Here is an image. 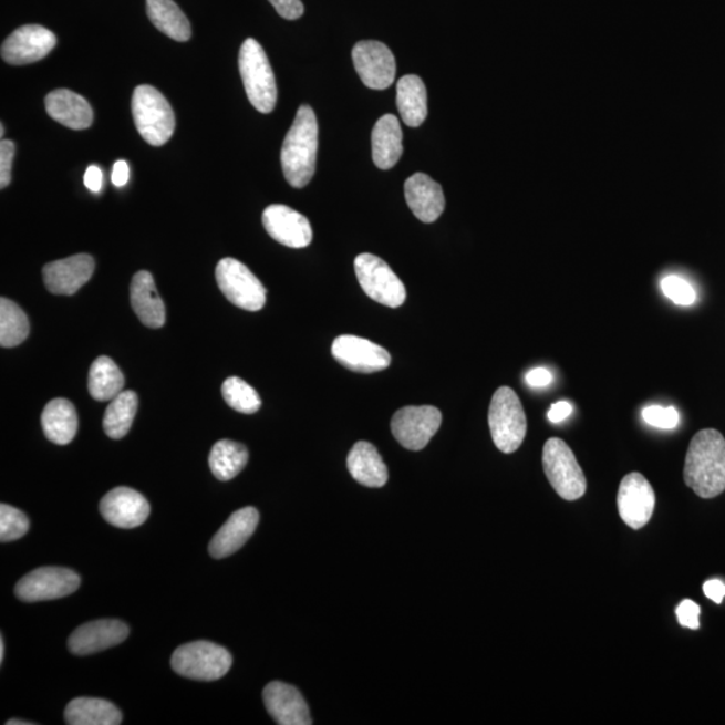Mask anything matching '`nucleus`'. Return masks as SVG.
Returning a JSON list of instances; mask_svg holds the SVG:
<instances>
[{
	"instance_id": "1",
	"label": "nucleus",
	"mask_w": 725,
	"mask_h": 725,
	"mask_svg": "<svg viewBox=\"0 0 725 725\" xmlns=\"http://www.w3.org/2000/svg\"><path fill=\"white\" fill-rule=\"evenodd\" d=\"M684 481L702 499H715L725 490V438L715 428H704L686 452Z\"/></svg>"
},
{
	"instance_id": "2",
	"label": "nucleus",
	"mask_w": 725,
	"mask_h": 725,
	"mask_svg": "<svg viewBox=\"0 0 725 725\" xmlns=\"http://www.w3.org/2000/svg\"><path fill=\"white\" fill-rule=\"evenodd\" d=\"M319 125L309 105H301L281 149L282 172L289 185L302 188L317 172Z\"/></svg>"
},
{
	"instance_id": "3",
	"label": "nucleus",
	"mask_w": 725,
	"mask_h": 725,
	"mask_svg": "<svg viewBox=\"0 0 725 725\" xmlns=\"http://www.w3.org/2000/svg\"><path fill=\"white\" fill-rule=\"evenodd\" d=\"M239 73L250 104L258 112L270 113L277 103V85L267 53L253 38H248L239 50Z\"/></svg>"
},
{
	"instance_id": "4",
	"label": "nucleus",
	"mask_w": 725,
	"mask_h": 725,
	"mask_svg": "<svg viewBox=\"0 0 725 725\" xmlns=\"http://www.w3.org/2000/svg\"><path fill=\"white\" fill-rule=\"evenodd\" d=\"M132 115L138 134L154 147H162L175 131V115L166 97L154 86H137L132 96Z\"/></svg>"
},
{
	"instance_id": "5",
	"label": "nucleus",
	"mask_w": 725,
	"mask_h": 725,
	"mask_svg": "<svg viewBox=\"0 0 725 725\" xmlns=\"http://www.w3.org/2000/svg\"><path fill=\"white\" fill-rule=\"evenodd\" d=\"M489 428L494 443L503 453H515L527 434V417L519 396L510 387L496 391L489 406Z\"/></svg>"
},
{
	"instance_id": "6",
	"label": "nucleus",
	"mask_w": 725,
	"mask_h": 725,
	"mask_svg": "<svg viewBox=\"0 0 725 725\" xmlns=\"http://www.w3.org/2000/svg\"><path fill=\"white\" fill-rule=\"evenodd\" d=\"M232 657L224 646L209 641H195L182 645L173 654V670L183 677L214 681L230 671Z\"/></svg>"
},
{
	"instance_id": "7",
	"label": "nucleus",
	"mask_w": 725,
	"mask_h": 725,
	"mask_svg": "<svg viewBox=\"0 0 725 725\" xmlns=\"http://www.w3.org/2000/svg\"><path fill=\"white\" fill-rule=\"evenodd\" d=\"M543 468L548 481L567 501L582 499L588 489L584 473L570 446L560 438L547 441L543 449Z\"/></svg>"
},
{
	"instance_id": "8",
	"label": "nucleus",
	"mask_w": 725,
	"mask_h": 725,
	"mask_svg": "<svg viewBox=\"0 0 725 725\" xmlns=\"http://www.w3.org/2000/svg\"><path fill=\"white\" fill-rule=\"evenodd\" d=\"M216 279L220 292L238 308L258 312L267 304V289L250 272V269L235 258H224L218 262Z\"/></svg>"
},
{
	"instance_id": "9",
	"label": "nucleus",
	"mask_w": 725,
	"mask_h": 725,
	"mask_svg": "<svg viewBox=\"0 0 725 725\" xmlns=\"http://www.w3.org/2000/svg\"><path fill=\"white\" fill-rule=\"evenodd\" d=\"M355 273L364 293L389 308H398L406 301V288L394 270L382 258L370 253L355 258Z\"/></svg>"
},
{
	"instance_id": "10",
	"label": "nucleus",
	"mask_w": 725,
	"mask_h": 725,
	"mask_svg": "<svg viewBox=\"0 0 725 725\" xmlns=\"http://www.w3.org/2000/svg\"><path fill=\"white\" fill-rule=\"evenodd\" d=\"M443 424V414L434 406H407L391 420V433L405 449H425Z\"/></svg>"
},
{
	"instance_id": "11",
	"label": "nucleus",
	"mask_w": 725,
	"mask_h": 725,
	"mask_svg": "<svg viewBox=\"0 0 725 725\" xmlns=\"http://www.w3.org/2000/svg\"><path fill=\"white\" fill-rule=\"evenodd\" d=\"M77 572L64 567H41L28 573L15 586V595L23 602L52 601L73 594L80 588Z\"/></svg>"
},
{
	"instance_id": "12",
	"label": "nucleus",
	"mask_w": 725,
	"mask_h": 725,
	"mask_svg": "<svg viewBox=\"0 0 725 725\" xmlns=\"http://www.w3.org/2000/svg\"><path fill=\"white\" fill-rule=\"evenodd\" d=\"M352 60L359 77L370 90L383 91L393 85L396 74L395 56L382 42H358Z\"/></svg>"
},
{
	"instance_id": "13",
	"label": "nucleus",
	"mask_w": 725,
	"mask_h": 725,
	"mask_svg": "<svg viewBox=\"0 0 725 725\" xmlns=\"http://www.w3.org/2000/svg\"><path fill=\"white\" fill-rule=\"evenodd\" d=\"M618 512L625 525L641 529L651 521L655 508V494L651 483L641 473H629L622 478L617 496Z\"/></svg>"
},
{
	"instance_id": "14",
	"label": "nucleus",
	"mask_w": 725,
	"mask_h": 725,
	"mask_svg": "<svg viewBox=\"0 0 725 725\" xmlns=\"http://www.w3.org/2000/svg\"><path fill=\"white\" fill-rule=\"evenodd\" d=\"M56 45V38L40 24H27L19 28L2 45V59L10 65L34 64L45 59Z\"/></svg>"
},
{
	"instance_id": "15",
	"label": "nucleus",
	"mask_w": 725,
	"mask_h": 725,
	"mask_svg": "<svg viewBox=\"0 0 725 725\" xmlns=\"http://www.w3.org/2000/svg\"><path fill=\"white\" fill-rule=\"evenodd\" d=\"M332 355L345 369L359 374L383 371L391 364V356L383 346L352 335L336 338L332 344Z\"/></svg>"
},
{
	"instance_id": "16",
	"label": "nucleus",
	"mask_w": 725,
	"mask_h": 725,
	"mask_svg": "<svg viewBox=\"0 0 725 725\" xmlns=\"http://www.w3.org/2000/svg\"><path fill=\"white\" fill-rule=\"evenodd\" d=\"M262 224L275 241L288 248L302 249L312 242V227L302 214L283 205H272L265 209Z\"/></svg>"
},
{
	"instance_id": "17",
	"label": "nucleus",
	"mask_w": 725,
	"mask_h": 725,
	"mask_svg": "<svg viewBox=\"0 0 725 725\" xmlns=\"http://www.w3.org/2000/svg\"><path fill=\"white\" fill-rule=\"evenodd\" d=\"M130 629L117 620L87 622L69 636L68 648L75 655H87L106 651L127 640Z\"/></svg>"
},
{
	"instance_id": "18",
	"label": "nucleus",
	"mask_w": 725,
	"mask_h": 725,
	"mask_svg": "<svg viewBox=\"0 0 725 725\" xmlns=\"http://www.w3.org/2000/svg\"><path fill=\"white\" fill-rule=\"evenodd\" d=\"M94 260L90 255H75L45 265L43 281L50 293L72 296L92 279Z\"/></svg>"
},
{
	"instance_id": "19",
	"label": "nucleus",
	"mask_w": 725,
	"mask_h": 725,
	"mask_svg": "<svg viewBox=\"0 0 725 725\" xmlns=\"http://www.w3.org/2000/svg\"><path fill=\"white\" fill-rule=\"evenodd\" d=\"M100 512L110 525L117 528H136L148 519L151 508L147 499L131 488H116L104 496Z\"/></svg>"
},
{
	"instance_id": "20",
	"label": "nucleus",
	"mask_w": 725,
	"mask_h": 725,
	"mask_svg": "<svg viewBox=\"0 0 725 725\" xmlns=\"http://www.w3.org/2000/svg\"><path fill=\"white\" fill-rule=\"evenodd\" d=\"M263 703L269 715L280 725H311L312 718L304 697L294 686L273 681L263 690Z\"/></svg>"
},
{
	"instance_id": "21",
	"label": "nucleus",
	"mask_w": 725,
	"mask_h": 725,
	"mask_svg": "<svg viewBox=\"0 0 725 725\" xmlns=\"http://www.w3.org/2000/svg\"><path fill=\"white\" fill-rule=\"evenodd\" d=\"M258 521L260 514L253 507H246L232 514L211 540V557L224 559L237 552L255 534Z\"/></svg>"
},
{
	"instance_id": "22",
	"label": "nucleus",
	"mask_w": 725,
	"mask_h": 725,
	"mask_svg": "<svg viewBox=\"0 0 725 725\" xmlns=\"http://www.w3.org/2000/svg\"><path fill=\"white\" fill-rule=\"evenodd\" d=\"M405 197L410 210L422 222H435L445 210L443 187L426 174L410 176L405 183Z\"/></svg>"
},
{
	"instance_id": "23",
	"label": "nucleus",
	"mask_w": 725,
	"mask_h": 725,
	"mask_svg": "<svg viewBox=\"0 0 725 725\" xmlns=\"http://www.w3.org/2000/svg\"><path fill=\"white\" fill-rule=\"evenodd\" d=\"M131 304L145 327L157 330L166 323V305L157 292L153 275L145 270L132 279Z\"/></svg>"
},
{
	"instance_id": "24",
	"label": "nucleus",
	"mask_w": 725,
	"mask_h": 725,
	"mask_svg": "<svg viewBox=\"0 0 725 725\" xmlns=\"http://www.w3.org/2000/svg\"><path fill=\"white\" fill-rule=\"evenodd\" d=\"M49 116L65 127L81 131L93 123L92 106L80 94L68 90L49 93L45 100Z\"/></svg>"
},
{
	"instance_id": "25",
	"label": "nucleus",
	"mask_w": 725,
	"mask_h": 725,
	"mask_svg": "<svg viewBox=\"0 0 725 725\" xmlns=\"http://www.w3.org/2000/svg\"><path fill=\"white\" fill-rule=\"evenodd\" d=\"M372 159L377 168L390 169L403 154V134L398 117L384 115L375 124L371 135Z\"/></svg>"
},
{
	"instance_id": "26",
	"label": "nucleus",
	"mask_w": 725,
	"mask_h": 725,
	"mask_svg": "<svg viewBox=\"0 0 725 725\" xmlns=\"http://www.w3.org/2000/svg\"><path fill=\"white\" fill-rule=\"evenodd\" d=\"M346 466L355 481L369 488H382L389 480V470L376 447L361 441L352 447Z\"/></svg>"
},
{
	"instance_id": "27",
	"label": "nucleus",
	"mask_w": 725,
	"mask_h": 725,
	"mask_svg": "<svg viewBox=\"0 0 725 725\" xmlns=\"http://www.w3.org/2000/svg\"><path fill=\"white\" fill-rule=\"evenodd\" d=\"M41 424L49 441L56 445H68L77 434L79 415L72 402L53 400L43 410Z\"/></svg>"
},
{
	"instance_id": "28",
	"label": "nucleus",
	"mask_w": 725,
	"mask_h": 725,
	"mask_svg": "<svg viewBox=\"0 0 725 725\" xmlns=\"http://www.w3.org/2000/svg\"><path fill=\"white\" fill-rule=\"evenodd\" d=\"M396 106L408 127L417 128L424 124L427 117V92L418 75L408 74L398 81Z\"/></svg>"
},
{
	"instance_id": "29",
	"label": "nucleus",
	"mask_w": 725,
	"mask_h": 725,
	"mask_svg": "<svg viewBox=\"0 0 725 725\" xmlns=\"http://www.w3.org/2000/svg\"><path fill=\"white\" fill-rule=\"evenodd\" d=\"M65 722L69 725H117L122 724V712L103 698L77 697L68 704Z\"/></svg>"
},
{
	"instance_id": "30",
	"label": "nucleus",
	"mask_w": 725,
	"mask_h": 725,
	"mask_svg": "<svg viewBox=\"0 0 725 725\" xmlns=\"http://www.w3.org/2000/svg\"><path fill=\"white\" fill-rule=\"evenodd\" d=\"M147 12L151 22L163 34L178 42L190 40V22L174 0H147Z\"/></svg>"
},
{
	"instance_id": "31",
	"label": "nucleus",
	"mask_w": 725,
	"mask_h": 725,
	"mask_svg": "<svg viewBox=\"0 0 725 725\" xmlns=\"http://www.w3.org/2000/svg\"><path fill=\"white\" fill-rule=\"evenodd\" d=\"M248 459L249 452L244 445L222 439L213 446L209 465L219 481H230L244 470Z\"/></svg>"
},
{
	"instance_id": "32",
	"label": "nucleus",
	"mask_w": 725,
	"mask_h": 725,
	"mask_svg": "<svg viewBox=\"0 0 725 725\" xmlns=\"http://www.w3.org/2000/svg\"><path fill=\"white\" fill-rule=\"evenodd\" d=\"M124 375L117 364L108 356H100L90 371V393L92 398L105 402L116 398L124 390Z\"/></svg>"
},
{
	"instance_id": "33",
	"label": "nucleus",
	"mask_w": 725,
	"mask_h": 725,
	"mask_svg": "<svg viewBox=\"0 0 725 725\" xmlns=\"http://www.w3.org/2000/svg\"><path fill=\"white\" fill-rule=\"evenodd\" d=\"M137 395L134 391H123L106 407L103 427L112 439H122L128 434L137 412Z\"/></svg>"
},
{
	"instance_id": "34",
	"label": "nucleus",
	"mask_w": 725,
	"mask_h": 725,
	"mask_svg": "<svg viewBox=\"0 0 725 725\" xmlns=\"http://www.w3.org/2000/svg\"><path fill=\"white\" fill-rule=\"evenodd\" d=\"M30 332L29 319L23 309L14 301L0 300V345L12 349L22 344Z\"/></svg>"
},
{
	"instance_id": "35",
	"label": "nucleus",
	"mask_w": 725,
	"mask_h": 725,
	"mask_svg": "<svg viewBox=\"0 0 725 725\" xmlns=\"http://www.w3.org/2000/svg\"><path fill=\"white\" fill-rule=\"evenodd\" d=\"M222 395L227 405L242 414H255L261 408L262 402L257 391L241 380L231 376L222 386Z\"/></svg>"
},
{
	"instance_id": "36",
	"label": "nucleus",
	"mask_w": 725,
	"mask_h": 725,
	"mask_svg": "<svg viewBox=\"0 0 725 725\" xmlns=\"http://www.w3.org/2000/svg\"><path fill=\"white\" fill-rule=\"evenodd\" d=\"M30 522L28 516L14 507L2 504L0 506V540L9 543L23 538L28 534Z\"/></svg>"
},
{
	"instance_id": "37",
	"label": "nucleus",
	"mask_w": 725,
	"mask_h": 725,
	"mask_svg": "<svg viewBox=\"0 0 725 725\" xmlns=\"http://www.w3.org/2000/svg\"><path fill=\"white\" fill-rule=\"evenodd\" d=\"M661 289L667 299L681 307L693 305L697 300L695 288L691 286L690 281L684 280L683 277H665L661 281Z\"/></svg>"
},
{
	"instance_id": "38",
	"label": "nucleus",
	"mask_w": 725,
	"mask_h": 725,
	"mask_svg": "<svg viewBox=\"0 0 725 725\" xmlns=\"http://www.w3.org/2000/svg\"><path fill=\"white\" fill-rule=\"evenodd\" d=\"M642 418H644L648 425L670 431V428L677 427L680 414L673 406L662 407L652 405L642 410Z\"/></svg>"
},
{
	"instance_id": "39",
	"label": "nucleus",
	"mask_w": 725,
	"mask_h": 725,
	"mask_svg": "<svg viewBox=\"0 0 725 725\" xmlns=\"http://www.w3.org/2000/svg\"><path fill=\"white\" fill-rule=\"evenodd\" d=\"M14 155L15 144L11 141H2V143H0V187L2 188L10 185Z\"/></svg>"
},
{
	"instance_id": "40",
	"label": "nucleus",
	"mask_w": 725,
	"mask_h": 725,
	"mask_svg": "<svg viewBox=\"0 0 725 725\" xmlns=\"http://www.w3.org/2000/svg\"><path fill=\"white\" fill-rule=\"evenodd\" d=\"M700 607L697 603L685 599L676 610L677 620L681 626L692 630L700 629Z\"/></svg>"
},
{
	"instance_id": "41",
	"label": "nucleus",
	"mask_w": 725,
	"mask_h": 725,
	"mask_svg": "<svg viewBox=\"0 0 725 725\" xmlns=\"http://www.w3.org/2000/svg\"><path fill=\"white\" fill-rule=\"evenodd\" d=\"M280 17L294 21L304 14V4L301 0H269Z\"/></svg>"
},
{
	"instance_id": "42",
	"label": "nucleus",
	"mask_w": 725,
	"mask_h": 725,
	"mask_svg": "<svg viewBox=\"0 0 725 725\" xmlns=\"http://www.w3.org/2000/svg\"><path fill=\"white\" fill-rule=\"evenodd\" d=\"M526 382L528 386L534 389H541L550 386L552 382V374L547 369L540 367L529 371L526 375Z\"/></svg>"
},
{
	"instance_id": "43",
	"label": "nucleus",
	"mask_w": 725,
	"mask_h": 725,
	"mask_svg": "<svg viewBox=\"0 0 725 725\" xmlns=\"http://www.w3.org/2000/svg\"><path fill=\"white\" fill-rule=\"evenodd\" d=\"M84 183L87 190H91L92 193H100L104 185L103 172H101L97 166L87 167L84 176Z\"/></svg>"
},
{
	"instance_id": "44",
	"label": "nucleus",
	"mask_w": 725,
	"mask_h": 725,
	"mask_svg": "<svg viewBox=\"0 0 725 725\" xmlns=\"http://www.w3.org/2000/svg\"><path fill=\"white\" fill-rule=\"evenodd\" d=\"M705 597L710 598L711 601H714L717 604L723 602L725 597V584L722 580L711 579L703 586Z\"/></svg>"
},
{
	"instance_id": "45",
	"label": "nucleus",
	"mask_w": 725,
	"mask_h": 725,
	"mask_svg": "<svg viewBox=\"0 0 725 725\" xmlns=\"http://www.w3.org/2000/svg\"><path fill=\"white\" fill-rule=\"evenodd\" d=\"M571 413H572V406L570 405V403L562 401V402L553 403V405L550 408V412H548L547 414V417L552 422V424H559V422L569 418Z\"/></svg>"
},
{
	"instance_id": "46",
	"label": "nucleus",
	"mask_w": 725,
	"mask_h": 725,
	"mask_svg": "<svg viewBox=\"0 0 725 725\" xmlns=\"http://www.w3.org/2000/svg\"><path fill=\"white\" fill-rule=\"evenodd\" d=\"M130 180V167L127 162L117 160L113 166L112 183L116 187H124Z\"/></svg>"
},
{
	"instance_id": "47",
	"label": "nucleus",
	"mask_w": 725,
	"mask_h": 725,
	"mask_svg": "<svg viewBox=\"0 0 725 725\" xmlns=\"http://www.w3.org/2000/svg\"><path fill=\"white\" fill-rule=\"evenodd\" d=\"M30 724H34V723L19 722V721H17V718H12V721L8 722V725H30Z\"/></svg>"
},
{
	"instance_id": "48",
	"label": "nucleus",
	"mask_w": 725,
	"mask_h": 725,
	"mask_svg": "<svg viewBox=\"0 0 725 725\" xmlns=\"http://www.w3.org/2000/svg\"><path fill=\"white\" fill-rule=\"evenodd\" d=\"M3 660H4V641L2 636V639H0V661L3 662Z\"/></svg>"
}]
</instances>
